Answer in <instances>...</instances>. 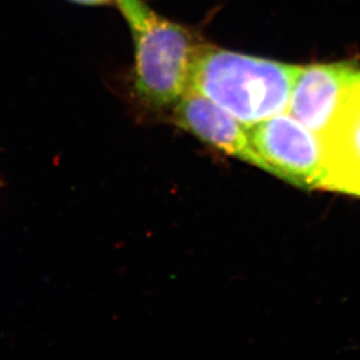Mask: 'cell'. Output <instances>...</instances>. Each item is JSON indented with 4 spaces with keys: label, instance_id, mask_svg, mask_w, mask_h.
<instances>
[{
    "label": "cell",
    "instance_id": "1",
    "mask_svg": "<svg viewBox=\"0 0 360 360\" xmlns=\"http://www.w3.org/2000/svg\"><path fill=\"white\" fill-rule=\"evenodd\" d=\"M300 68L200 44L191 63L188 89L251 126L287 112Z\"/></svg>",
    "mask_w": 360,
    "mask_h": 360
},
{
    "label": "cell",
    "instance_id": "2",
    "mask_svg": "<svg viewBox=\"0 0 360 360\" xmlns=\"http://www.w3.org/2000/svg\"><path fill=\"white\" fill-rule=\"evenodd\" d=\"M115 1L132 32L138 99L150 109H174L187 91L200 44L187 28L160 17L141 0Z\"/></svg>",
    "mask_w": 360,
    "mask_h": 360
},
{
    "label": "cell",
    "instance_id": "3",
    "mask_svg": "<svg viewBox=\"0 0 360 360\" xmlns=\"http://www.w3.org/2000/svg\"><path fill=\"white\" fill-rule=\"evenodd\" d=\"M255 152L269 165L272 175L296 187L322 188L320 141L316 133L288 112L248 126Z\"/></svg>",
    "mask_w": 360,
    "mask_h": 360
},
{
    "label": "cell",
    "instance_id": "4",
    "mask_svg": "<svg viewBox=\"0 0 360 360\" xmlns=\"http://www.w3.org/2000/svg\"><path fill=\"white\" fill-rule=\"evenodd\" d=\"M317 138L322 158L321 189L360 198V76Z\"/></svg>",
    "mask_w": 360,
    "mask_h": 360
},
{
    "label": "cell",
    "instance_id": "5",
    "mask_svg": "<svg viewBox=\"0 0 360 360\" xmlns=\"http://www.w3.org/2000/svg\"><path fill=\"white\" fill-rule=\"evenodd\" d=\"M174 122L214 148L271 173L252 146L248 126L198 92L189 89L184 92L174 106Z\"/></svg>",
    "mask_w": 360,
    "mask_h": 360
},
{
    "label": "cell",
    "instance_id": "6",
    "mask_svg": "<svg viewBox=\"0 0 360 360\" xmlns=\"http://www.w3.org/2000/svg\"><path fill=\"white\" fill-rule=\"evenodd\" d=\"M359 76V67L351 62L301 67L292 84L287 112L319 136L344 94Z\"/></svg>",
    "mask_w": 360,
    "mask_h": 360
},
{
    "label": "cell",
    "instance_id": "7",
    "mask_svg": "<svg viewBox=\"0 0 360 360\" xmlns=\"http://www.w3.org/2000/svg\"><path fill=\"white\" fill-rule=\"evenodd\" d=\"M79 4H84V5H104V4L112 3L115 0H72Z\"/></svg>",
    "mask_w": 360,
    "mask_h": 360
}]
</instances>
